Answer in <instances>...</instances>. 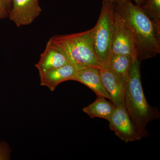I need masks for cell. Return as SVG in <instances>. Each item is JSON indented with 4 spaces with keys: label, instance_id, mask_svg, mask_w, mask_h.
<instances>
[{
    "label": "cell",
    "instance_id": "7",
    "mask_svg": "<svg viewBox=\"0 0 160 160\" xmlns=\"http://www.w3.org/2000/svg\"><path fill=\"white\" fill-rule=\"evenodd\" d=\"M42 11L39 0H12L8 17L20 27L31 24Z\"/></svg>",
    "mask_w": 160,
    "mask_h": 160
},
{
    "label": "cell",
    "instance_id": "9",
    "mask_svg": "<svg viewBox=\"0 0 160 160\" xmlns=\"http://www.w3.org/2000/svg\"><path fill=\"white\" fill-rule=\"evenodd\" d=\"M102 82L106 91L111 97L115 106H124L126 85L112 71L109 66L99 69Z\"/></svg>",
    "mask_w": 160,
    "mask_h": 160
},
{
    "label": "cell",
    "instance_id": "5",
    "mask_svg": "<svg viewBox=\"0 0 160 160\" xmlns=\"http://www.w3.org/2000/svg\"><path fill=\"white\" fill-rule=\"evenodd\" d=\"M124 55L138 59L131 32L123 18L114 9V31L111 55Z\"/></svg>",
    "mask_w": 160,
    "mask_h": 160
},
{
    "label": "cell",
    "instance_id": "12",
    "mask_svg": "<svg viewBox=\"0 0 160 160\" xmlns=\"http://www.w3.org/2000/svg\"><path fill=\"white\" fill-rule=\"evenodd\" d=\"M115 106L106 98L97 97L93 102L84 107L83 111L92 118H101L108 121L114 112Z\"/></svg>",
    "mask_w": 160,
    "mask_h": 160
},
{
    "label": "cell",
    "instance_id": "4",
    "mask_svg": "<svg viewBox=\"0 0 160 160\" xmlns=\"http://www.w3.org/2000/svg\"><path fill=\"white\" fill-rule=\"evenodd\" d=\"M95 26V52L103 67L107 66L111 55L114 35V3L102 1L99 17Z\"/></svg>",
    "mask_w": 160,
    "mask_h": 160
},
{
    "label": "cell",
    "instance_id": "1",
    "mask_svg": "<svg viewBox=\"0 0 160 160\" xmlns=\"http://www.w3.org/2000/svg\"><path fill=\"white\" fill-rule=\"evenodd\" d=\"M114 6L132 34L138 59L141 61L159 54L160 27L130 0H122Z\"/></svg>",
    "mask_w": 160,
    "mask_h": 160
},
{
    "label": "cell",
    "instance_id": "19",
    "mask_svg": "<svg viewBox=\"0 0 160 160\" xmlns=\"http://www.w3.org/2000/svg\"><path fill=\"white\" fill-rule=\"evenodd\" d=\"M102 1H106V2H109L112 3H115L120 2V1H122V0H102Z\"/></svg>",
    "mask_w": 160,
    "mask_h": 160
},
{
    "label": "cell",
    "instance_id": "2",
    "mask_svg": "<svg viewBox=\"0 0 160 160\" xmlns=\"http://www.w3.org/2000/svg\"><path fill=\"white\" fill-rule=\"evenodd\" d=\"M124 106L140 136L148 137L147 125L158 119L160 113L157 107L150 106L146 99L141 81V61L138 59L132 64L125 89Z\"/></svg>",
    "mask_w": 160,
    "mask_h": 160
},
{
    "label": "cell",
    "instance_id": "8",
    "mask_svg": "<svg viewBox=\"0 0 160 160\" xmlns=\"http://www.w3.org/2000/svg\"><path fill=\"white\" fill-rule=\"evenodd\" d=\"M69 63H70L69 59L65 53L49 40L36 67L41 76L48 72Z\"/></svg>",
    "mask_w": 160,
    "mask_h": 160
},
{
    "label": "cell",
    "instance_id": "15",
    "mask_svg": "<svg viewBox=\"0 0 160 160\" xmlns=\"http://www.w3.org/2000/svg\"><path fill=\"white\" fill-rule=\"evenodd\" d=\"M10 152L9 145L5 142H0V160L10 159Z\"/></svg>",
    "mask_w": 160,
    "mask_h": 160
},
{
    "label": "cell",
    "instance_id": "11",
    "mask_svg": "<svg viewBox=\"0 0 160 160\" xmlns=\"http://www.w3.org/2000/svg\"><path fill=\"white\" fill-rule=\"evenodd\" d=\"M78 70L71 63L66 64L40 76L41 85L48 87L50 91H54L61 83L71 81Z\"/></svg>",
    "mask_w": 160,
    "mask_h": 160
},
{
    "label": "cell",
    "instance_id": "10",
    "mask_svg": "<svg viewBox=\"0 0 160 160\" xmlns=\"http://www.w3.org/2000/svg\"><path fill=\"white\" fill-rule=\"evenodd\" d=\"M71 81L84 84L94 92L97 97H102L111 101L110 95L106 91L97 67H89L78 70Z\"/></svg>",
    "mask_w": 160,
    "mask_h": 160
},
{
    "label": "cell",
    "instance_id": "14",
    "mask_svg": "<svg viewBox=\"0 0 160 160\" xmlns=\"http://www.w3.org/2000/svg\"><path fill=\"white\" fill-rule=\"evenodd\" d=\"M140 7L160 27V0H146Z\"/></svg>",
    "mask_w": 160,
    "mask_h": 160
},
{
    "label": "cell",
    "instance_id": "13",
    "mask_svg": "<svg viewBox=\"0 0 160 160\" xmlns=\"http://www.w3.org/2000/svg\"><path fill=\"white\" fill-rule=\"evenodd\" d=\"M133 60L124 55H111L108 66L118 78L126 85L129 79V74Z\"/></svg>",
    "mask_w": 160,
    "mask_h": 160
},
{
    "label": "cell",
    "instance_id": "18",
    "mask_svg": "<svg viewBox=\"0 0 160 160\" xmlns=\"http://www.w3.org/2000/svg\"><path fill=\"white\" fill-rule=\"evenodd\" d=\"M130 1L134 2L135 4L137 6H141L146 0H130Z\"/></svg>",
    "mask_w": 160,
    "mask_h": 160
},
{
    "label": "cell",
    "instance_id": "16",
    "mask_svg": "<svg viewBox=\"0 0 160 160\" xmlns=\"http://www.w3.org/2000/svg\"><path fill=\"white\" fill-rule=\"evenodd\" d=\"M8 10L2 0H0V20L8 17Z\"/></svg>",
    "mask_w": 160,
    "mask_h": 160
},
{
    "label": "cell",
    "instance_id": "6",
    "mask_svg": "<svg viewBox=\"0 0 160 160\" xmlns=\"http://www.w3.org/2000/svg\"><path fill=\"white\" fill-rule=\"evenodd\" d=\"M108 122L110 129L123 142L128 143L142 138L134 128L125 106H116Z\"/></svg>",
    "mask_w": 160,
    "mask_h": 160
},
{
    "label": "cell",
    "instance_id": "3",
    "mask_svg": "<svg viewBox=\"0 0 160 160\" xmlns=\"http://www.w3.org/2000/svg\"><path fill=\"white\" fill-rule=\"evenodd\" d=\"M96 26L78 33L56 35L50 38L65 53L71 64L78 69L89 67L102 68L95 52L93 42Z\"/></svg>",
    "mask_w": 160,
    "mask_h": 160
},
{
    "label": "cell",
    "instance_id": "17",
    "mask_svg": "<svg viewBox=\"0 0 160 160\" xmlns=\"http://www.w3.org/2000/svg\"><path fill=\"white\" fill-rule=\"evenodd\" d=\"M2 1L4 3H5L6 8L8 9V12H9L10 7H11L12 0H2Z\"/></svg>",
    "mask_w": 160,
    "mask_h": 160
}]
</instances>
